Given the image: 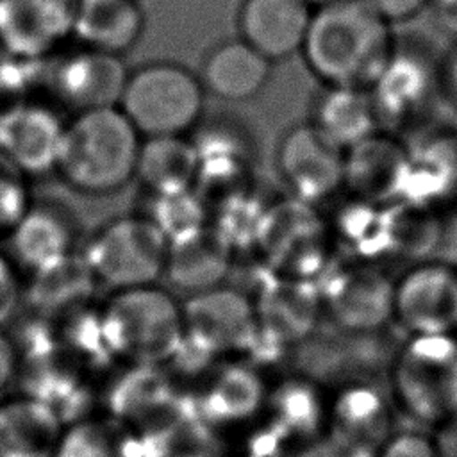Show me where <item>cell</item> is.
I'll return each mask as SVG.
<instances>
[{
  "instance_id": "obj_1",
  "label": "cell",
  "mask_w": 457,
  "mask_h": 457,
  "mask_svg": "<svg viewBox=\"0 0 457 457\" xmlns=\"http://www.w3.org/2000/svg\"><path fill=\"white\" fill-rule=\"evenodd\" d=\"M395 46L393 25L371 7L337 0L314 9L300 54L323 86L370 89Z\"/></svg>"
},
{
  "instance_id": "obj_2",
  "label": "cell",
  "mask_w": 457,
  "mask_h": 457,
  "mask_svg": "<svg viewBox=\"0 0 457 457\" xmlns=\"http://www.w3.org/2000/svg\"><path fill=\"white\" fill-rule=\"evenodd\" d=\"M141 141L120 107L77 112L64 125L55 171L79 193H114L134 179Z\"/></svg>"
},
{
  "instance_id": "obj_3",
  "label": "cell",
  "mask_w": 457,
  "mask_h": 457,
  "mask_svg": "<svg viewBox=\"0 0 457 457\" xmlns=\"http://www.w3.org/2000/svg\"><path fill=\"white\" fill-rule=\"evenodd\" d=\"M98 318L111 357L132 364L171 361L184 339L182 305L159 284L112 291Z\"/></svg>"
},
{
  "instance_id": "obj_4",
  "label": "cell",
  "mask_w": 457,
  "mask_h": 457,
  "mask_svg": "<svg viewBox=\"0 0 457 457\" xmlns=\"http://www.w3.org/2000/svg\"><path fill=\"white\" fill-rule=\"evenodd\" d=\"M389 393L421 427L457 418V336H407L389 364Z\"/></svg>"
},
{
  "instance_id": "obj_5",
  "label": "cell",
  "mask_w": 457,
  "mask_h": 457,
  "mask_svg": "<svg viewBox=\"0 0 457 457\" xmlns=\"http://www.w3.org/2000/svg\"><path fill=\"white\" fill-rule=\"evenodd\" d=\"M204 105L200 77L173 61H150L129 71L118 104L141 137L189 136L202 121Z\"/></svg>"
},
{
  "instance_id": "obj_6",
  "label": "cell",
  "mask_w": 457,
  "mask_h": 457,
  "mask_svg": "<svg viewBox=\"0 0 457 457\" xmlns=\"http://www.w3.org/2000/svg\"><path fill=\"white\" fill-rule=\"evenodd\" d=\"M168 250L170 243L145 214H130L104 223L82 255L96 282L121 291L159 284Z\"/></svg>"
},
{
  "instance_id": "obj_7",
  "label": "cell",
  "mask_w": 457,
  "mask_h": 457,
  "mask_svg": "<svg viewBox=\"0 0 457 457\" xmlns=\"http://www.w3.org/2000/svg\"><path fill=\"white\" fill-rule=\"evenodd\" d=\"M441 62L416 41H398L386 68L370 87L380 130L403 129L420 120L441 87Z\"/></svg>"
},
{
  "instance_id": "obj_8",
  "label": "cell",
  "mask_w": 457,
  "mask_h": 457,
  "mask_svg": "<svg viewBox=\"0 0 457 457\" xmlns=\"http://www.w3.org/2000/svg\"><path fill=\"white\" fill-rule=\"evenodd\" d=\"M393 321L407 336H457V266L434 259L412 264L395 280Z\"/></svg>"
},
{
  "instance_id": "obj_9",
  "label": "cell",
  "mask_w": 457,
  "mask_h": 457,
  "mask_svg": "<svg viewBox=\"0 0 457 457\" xmlns=\"http://www.w3.org/2000/svg\"><path fill=\"white\" fill-rule=\"evenodd\" d=\"M182 346L195 350V355L205 362L212 355L246 350L257 328L252 300L225 286L191 295L182 305Z\"/></svg>"
},
{
  "instance_id": "obj_10",
  "label": "cell",
  "mask_w": 457,
  "mask_h": 457,
  "mask_svg": "<svg viewBox=\"0 0 457 457\" xmlns=\"http://www.w3.org/2000/svg\"><path fill=\"white\" fill-rule=\"evenodd\" d=\"M275 168L289 193L312 205L343 189L345 150L311 121L296 123L278 139Z\"/></svg>"
},
{
  "instance_id": "obj_11",
  "label": "cell",
  "mask_w": 457,
  "mask_h": 457,
  "mask_svg": "<svg viewBox=\"0 0 457 457\" xmlns=\"http://www.w3.org/2000/svg\"><path fill=\"white\" fill-rule=\"evenodd\" d=\"M411 148L387 130H378L345 150L343 189L352 198L391 205L405 196Z\"/></svg>"
},
{
  "instance_id": "obj_12",
  "label": "cell",
  "mask_w": 457,
  "mask_h": 457,
  "mask_svg": "<svg viewBox=\"0 0 457 457\" xmlns=\"http://www.w3.org/2000/svg\"><path fill=\"white\" fill-rule=\"evenodd\" d=\"M395 280L371 262L348 264L334 273L323 295L332 321L353 334H366L393 321Z\"/></svg>"
},
{
  "instance_id": "obj_13",
  "label": "cell",
  "mask_w": 457,
  "mask_h": 457,
  "mask_svg": "<svg viewBox=\"0 0 457 457\" xmlns=\"http://www.w3.org/2000/svg\"><path fill=\"white\" fill-rule=\"evenodd\" d=\"M127 77L129 70L120 55L82 45L54 64L48 82L61 104L77 114L118 107Z\"/></svg>"
},
{
  "instance_id": "obj_14",
  "label": "cell",
  "mask_w": 457,
  "mask_h": 457,
  "mask_svg": "<svg viewBox=\"0 0 457 457\" xmlns=\"http://www.w3.org/2000/svg\"><path fill=\"white\" fill-rule=\"evenodd\" d=\"M391 396L371 382L345 386L332 403L328 439L343 457H375L393 430Z\"/></svg>"
},
{
  "instance_id": "obj_15",
  "label": "cell",
  "mask_w": 457,
  "mask_h": 457,
  "mask_svg": "<svg viewBox=\"0 0 457 457\" xmlns=\"http://www.w3.org/2000/svg\"><path fill=\"white\" fill-rule=\"evenodd\" d=\"M64 125L43 104L5 105L0 109V154L27 177L55 171Z\"/></svg>"
},
{
  "instance_id": "obj_16",
  "label": "cell",
  "mask_w": 457,
  "mask_h": 457,
  "mask_svg": "<svg viewBox=\"0 0 457 457\" xmlns=\"http://www.w3.org/2000/svg\"><path fill=\"white\" fill-rule=\"evenodd\" d=\"M77 0H0V46L37 61L73 34Z\"/></svg>"
},
{
  "instance_id": "obj_17",
  "label": "cell",
  "mask_w": 457,
  "mask_h": 457,
  "mask_svg": "<svg viewBox=\"0 0 457 457\" xmlns=\"http://www.w3.org/2000/svg\"><path fill=\"white\" fill-rule=\"evenodd\" d=\"M312 12L305 0H241L237 32L268 61H284L302 50Z\"/></svg>"
},
{
  "instance_id": "obj_18",
  "label": "cell",
  "mask_w": 457,
  "mask_h": 457,
  "mask_svg": "<svg viewBox=\"0 0 457 457\" xmlns=\"http://www.w3.org/2000/svg\"><path fill=\"white\" fill-rule=\"evenodd\" d=\"M271 66V61L237 37L212 46L198 77L205 93L223 102H246L266 87Z\"/></svg>"
},
{
  "instance_id": "obj_19",
  "label": "cell",
  "mask_w": 457,
  "mask_h": 457,
  "mask_svg": "<svg viewBox=\"0 0 457 457\" xmlns=\"http://www.w3.org/2000/svg\"><path fill=\"white\" fill-rule=\"evenodd\" d=\"M7 237L12 261L29 271L75 252V225L61 205L30 204Z\"/></svg>"
},
{
  "instance_id": "obj_20",
  "label": "cell",
  "mask_w": 457,
  "mask_h": 457,
  "mask_svg": "<svg viewBox=\"0 0 457 457\" xmlns=\"http://www.w3.org/2000/svg\"><path fill=\"white\" fill-rule=\"evenodd\" d=\"M266 398L268 393L257 370L236 362L218 370L195 405L205 428L228 427L253 418L264 407Z\"/></svg>"
},
{
  "instance_id": "obj_21",
  "label": "cell",
  "mask_w": 457,
  "mask_h": 457,
  "mask_svg": "<svg viewBox=\"0 0 457 457\" xmlns=\"http://www.w3.org/2000/svg\"><path fill=\"white\" fill-rule=\"evenodd\" d=\"M402 200L457 211V130L436 132L411 148L409 184Z\"/></svg>"
},
{
  "instance_id": "obj_22",
  "label": "cell",
  "mask_w": 457,
  "mask_h": 457,
  "mask_svg": "<svg viewBox=\"0 0 457 457\" xmlns=\"http://www.w3.org/2000/svg\"><path fill=\"white\" fill-rule=\"evenodd\" d=\"M232 246L209 225L202 232L170 245L164 278L189 296L218 287L228 275Z\"/></svg>"
},
{
  "instance_id": "obj_23",
  "label": "cell",
  "mask_w": 457,
  "mask_h": 457,
  "mask_svg": "<svg viewBox=\"0 0 457 457\" xmlns=\"http://www.w3.org/2000/svg\"><path fill=\"white\" fill-rule=\"evenodd\" d=\"M134 179L146 196L195 189L198 184V155L191 136L143 137Z\"/></svg>"
},
{
  "instance_id": "obj_24",
  "label": "cell",
  "mask_w": 457,
  "mask_h": 457,
  "mask_svg": "<svg viewBox=\"0 0 457 457\" xmlns=\"http://www.w3.org/2000/svg\"><path fill=\"white\" fill-rule=\"evenodd\" d=\"M143 30L145 14L137 0H77L71 36L84 46L121 57Z\"/></svg>"
},
{
  "instance_id": "obj_25",
  "label": "cell",
  "mask_w": 457,
  "mask_h": 457,
  "mask_svg": "<svg viewBox=\"0 0 457 457\" xmlns=\"http://www.w3.org/2000/svg\"><path fill=\"white\" fill-rule=\"evenodd\" d=\"M309 121L343 150L380 130L371 93L364 87L323 86L312 102Z\"/></svg>"
},
{
  "instance_id": "obj_26",
  "label": "cell",
  "mask_w": 457,
  "mask_h": 457,
  "mask_svg": "<svg viewBox=\"0 0 457 457\" xmlns=\"http://www.w3.org/2000/svg\"><path fill=\"white\" fill-rule=\"evenodd\" d=\"M191 139L198 155V184L228 187L248 173L253 152L246 130L237 123L220 120L202 127L198 123Z\"/></svg>"
},
{
  "instance_id": "obj_27",
  "label": "cell",
  "mask_w": 457,
  "mask_h": 457,
  "mask_svg": "<svg viewBox=\"0 0 457 457\" xmlns=\"http://www.w3.org/2000/svg\"><path fill=\"white\" fill-rule=\"evenodd\" d=\"M30 275L27 300L41 314L80 307L96 284L84 255L75 252L30 271Z\"/></svg>"
},
{
  "instance_id": "obj_28",
  "label": "cell",
  "mask_w": 457,
  "mask_h": 457,
  "mask_svg": "<svg viewBox=\"0 0 457 457\" xmlns=\"http://www.w3.org/2000/svg\"><path fill=\"white\" fill-rule=\"evenodd\" d=\"M145 214L166 237L170 245L184 241L209 227L205 200L198 189H189L162 196H146Z\"/></svg>"
},
{
  "instance_id": "obj_29",
  "label": "cell",
  "mask_w": 457,
  "mask_h": 457,
  "mask_svg": "<svg viewBox=\"0 0 457 457\" xmlns=\"http://www.w3.org/2000/svg\"><path fill=\"white\" fill-rule=\"evenodd\" d=\"M27 179V175L0 154V236H9L32 204Z\"/></svg>"
},
{
  "instance_id": "obj_30",
  "label": "cell",
  "mask_w": 457,
  "mask_h": 457,
  "mask_svg": "<svg viewBox=\"0 0 457 457\" xmlns=\"http://www.w3.org/2000/svg\"><path fill=\"white\" fill-rule=\"evenodd\" d=\"M55 457H120L105 432L91 423L73 427L59 443Z\"/></svg>"
},
{
  "instance_id": "obj_31",
  "label": "cell",
  "mask_w": 457,
  "mask_h": 457,
  "mask_svg": "<svg viewBox=\"0 0 457 457\" xmlns=\"http://www.w3.org/2000/svg\"><path fill=\"white\" fill-rule=\"evenodd\" d=\"M375 457H439V453L434 434L428 436L420 428H407L393 432Z\"/></svg>"
},
{
  "instance_id": "obj_32",
  "label": "cell",
  "mask_w": 457,
  "mask_h": 457,
  "mask_svg": "<svg viewBox=\"0 0 457 457\" xmlns=\"http://www.w3.org/2000/svg\"><path fill=\"white\" fill-rule=\"evenodd\" d=\"M21 286L11 257L0 253V327L9 321L20 303Z\"/></svg>"
},
{
  "instance_id": "obj_33",
  "label": "cell",
  "mask_w": 457,
  "mask_h": 457,
  "mask_svg": "<svg viewBox=\"0 0 457 457\" xmlns=\"http://www.w3.org/2000/svg\"><path fill=\"white\" fill-rule=\"evenodd\" d=\"M387 23H403L421 14L432 0H362Z\"/></svg>"
},
{
  "instance_id": "obj_34",
  "label": "cell",
  "mask_w": 457,
  "mask_h": 457,
  "mask_svg": "<svg viewBox=\"0 0 457 457\" xmlns=\"http://www.w3.org/2000/svg\"><path fill=\"white\" fill-rule=\"evenodd\" d=\"M18 366V350L14 343L0 332V389L9 384Z\"/></svg>"
},
{
  "instance_id": "obj_35",
  "label": "cell",
  "mask_w": 457,
  "mask_h": 457,
  "mask_svg": "<svg viewBox=\"0 0 457 457\" xmlns=\"http://www.w3.org/2000/svg\"><path fill=\"white\" fill-rule=\"evenodd\" d=\"M434 441L439 457H457V418L437 427Z\"/></svg>"
},
{
  "instance_id": "obj_36",
  "label": "cell",
  "mask_w": 457,
  "mask_h": 457,
  "mask_svg": "<svg viewBox=\"0 0 457 457\" xmlns=\"http://www.w3.org/2000/svg\"><path fill=\"white\" fill-rule=\"evenodd\" d=\"M430 5L434 7L439 27L445 32L457 36V0H432Z\"/></svg>"
},
{
  "instance_id": "obj_37",
  "label": "cell",
  "mask_w": 457,
  "mask_h": 457,
  "mask_svg": "<svg viewBox=\"0 0 457 457\" xmlns=\"http://www.w3.org/2000/svg\"><path fill=\"white\" fill-rule=\"evenodd\" d=\"M441 84L457 100V46L441 62Z\"/></svg>"
},
{
  "instance_id": "obj_38",
  "label": "cell",
  "mask_w": 457,
  "mask_h": 457,
  "mask_svg": "<svg viewBox=\"0 0 457 457\" xmlns=\"http://www.w3.org/2000/svg\"><path fill=\"white\" fill-rule=\"evenodd\" d=\"M309 5H312L314 9L316 7H321V5H327V4H332V2H337V0H305Z\"/></svg>"
}]
</instances>
